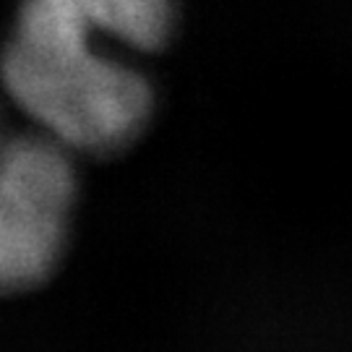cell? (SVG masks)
Segmentation results:
<instances>
[{
    "label": "cell",
    "instance_id": "cell-1",
    "mask_svg": "<svg viewBox=\"0 0 352 352\" xmlns=\"http://www.w3.org/2000/svg\"><path fill=\"white\" fill-rule=\"evenodd\" d=\"M100 32L81 0H24L0 74L11 97L63 146L115 154L151 113L144 76L91 50Z\"/></svg>",
    "mask_w": 352,
    "mask_h": 352
},
{
    "label": "cell",
    "instance_id": "cell-2",
    "mask_svg": "<svg viewBox=\"0 0 352 352\" xmlns=\"http://www.w3.org/2000/svg\"><path fill=\"white\" fill-rule=\"evenodd\" d=\"M74 188V167L52 136L0 146V292L34 287L55 269Z\"/></svg>",
    "mask_w": 352,
    "mask_h": 352
},
{
    "label": "cell",
    "instance_id": "cell-3",
    "mask_svg": "<svg viewBox=\"0 0 352 352\" xmlns=\"http://www.w3.org/2000/svg\"><path fill=\"white\" fill-rule=\"evenodd\" d=\"M102 34L136 50H157L170 34L173 0H81Z\"/></svg>",
    "mask_w": 352,
    "mask_h": 352
}]
</instances>
